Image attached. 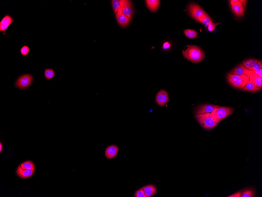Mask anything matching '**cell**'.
Wrapping results in <instances>:
<instances>
[{
	"label": "cell",
	"instance_id": "8",
	"mask_svg": "<svg viewBox=\"0 0 262 197\" xmlns=\"http://www.w3.org/2000/svg\"><path fill=\"white\" fill-rule=\"evenodd\" d=\"M230 6L233 14L237 17H241L243 15L244 8L243 4L238 0L230 1Z\"/></svg>",
	"mask_w": 262,
	"mask_h": 197
},
{
	"label": "cell",
	"instance_id": "30",
	"mask_svg": "<svg viewBox=\"0 0 262 197\" xmlns=\"http://www.w3.org/2000/svg\"><path fill=\"white\" fill-rule=\"evenodd\" d=\"M260 69H262V61L259 60V61H258V62L254 66L253 69H252V70H256Z\"/></svg>",
	"mask_w": 262,
	"mask_h": 197
},
{
	"label": "cell",
	"instance_id": "18",
	"mask_svg": "<svg viewBox=\"0 0 262 197\" xmlns=\"http://www.w3.org/2000/svg\"><path fill=\"white\" fill-rule=\"evenodd\" d=\"M144 191L146 197H151L154 196L156 193V188L154 186L148 185L143 187Z\"/></svg>",
	"mask_w": 262,
	"mask_h": 197
},
{
	"label": "cell",
	"instance_id": "34",
	"mask_svg": "<svg viewBox=\"0 0 262 197\" xmlns=\"http://www.w3.org/2000/svg\"><path fill=\"white\" fill-rule=\"evenodd\" d=\"M247 1H243V3L244 6V8H245L246 6V4H247Z\"/></svg>",
	"mask_w": 262,
	"mask_h": 197
},
{
	"label": "cell",
	"instance_id": "2",
	"mask_svg": "<svg viewBox=\"0 0 262 197\" xmlns=\"http://www.w3.org/2000/svg\"><path fill=\"white\" fill-rule=\"evenodd\" d=\"M228 83L233 87L242 90L249 81V77L245 75H238L227 74Z\"/></svg>",
	"mask_w": 262,
	"mask_h": 197
},
{
	"label": "cell",
	"instance_id": "12",
	"mask_svg": "<svg viewBox=\"0 0 262 197\" xmlns=\"http://www.w3.org/2000/svg\"><path fill=\"white\" fill-rule=\"evenodd\" d=\"M252 72V71L246 69L242 64H241L231 71L229 73L232 75H245L249 77L251 75Z\"/></svg>",
	"mask_w": 262,
	"mask_h": 197
},
{
	"label": "cell",
	"instance_id": "29",
	"mask_svg": "<svg viewBox=\"0 0 262 197\" xmlns=\"http://www.w3.org/2000/svg\"><path fill=\"white\" fill-rule=\"evenodd\" d=\"M220 23H210L209 25H208L207 26L208 30V31H214L215 29V28L216 26H217L218 25L220 24Z\"/></svg>",
	"mask_w": 262,
	"mask_h": 197
},
{
	"label": "cell",
	"instance_id": "21",
	"mask_svg": "<svg viewBox=\"0 0 262 197\" xmlns=\"http://www.w3.org/2000/svg\"><path fill=\"white\" fill-rule=\"evenodd\" d=\"M199 23L205 25V27H207L208 25L212 23L210 17L209 15H203L198 19Z\"/></svg>",
	"mask_w": 262,
	"mask_h": 197
},
{
	"label": "cell",
	"instance_id": "17",
	"mask_svg": "<svg viewBox=\"0 0 262 197\" xmlns=\"http://www.w3.org/2000/svg\"><path fill=\"white\" fill-rule=\"evenodd\" d=\"M261 88L257 87L252 83L251 78L249 77V81L243 89L244 91L248 92H255L261 90Z\"/></svg>",
	"mask_w": 262,
	"mask_h": 197
},
{
	"label": "cell",
	"instance_id": "5",
	"mask_svg": "<svg viewBox=\"0 0 262 197\" xmlns=\"http://www.w3.org/2000/svg\"><path fill=\"white\" fill-rule=\"evenodd\" d=\"M33 80L34 77L31 74H24L17 79L14 86L20 90L26 89L32 84Z\"/></svg>",
	"mask_w": 262,
	"mask_h": 197
},
{
	"label": "cell",
	"instance_id": "19",
	"mask_svg": "<svg viewBox=\"0 0 262 197\" xmlns=\"http://www.w3.org/2000/svg\"><path fill=\"white\" fill-rule=\"evenodd\" d=\"M258 60L257 59H251L243 61V65L246 68V69L252 71V69L255 65L258 62Z\"/></svg>",
	"mask_w": 262,
	"mask_h": 197
},
{
	"label": "cell",
	"instance_id": "28",
	"mask_svg": "<svg viewBox=\"0 0 262 197\" xmlns=\"http://www.w3.org/2000/svg\"><path fill=\"white\" fill-rule=\"evenodd\" d=\"M135 197H146L145 195L143 188L139 189L136 192L135 194Z\"/></svg>",
	"mask_w": 262,
	"mask_h": 197
},
{
	"label": "cell",
	"instance_id": "25",
	"mask_svg": "<svg viewBox=\"0 0 262 197\" xmlns=\"http://www.w3.org/2000/svg\"><path fill=\"white\" fill-rule=\"evenodd\" d=\"M255 194L254 190L252 189H247L242 191L241 197H255Z\"/></svg>",
	"mask_w": 262,
	"mask_h": 197
},
{
	"label": "cell",
	"instance_id": "4",
	"mask_svg": "<svg viewBox=\"0 0 262 197\" xmlns=\"http://www.w3.org/2000/svg\"><path fill=\"white\" fill-rule=\"evenodd\" d=\"M210 113H203L195 115L197 122L203 128L206 130H211L218 124L211 118L210 116Z\"/></svg>",
	"mask_w": 262,
	"mask_h": 197
},
{
	"label": "cell",
	"instance_id": "9",
	"mask_svg": "<svg viewBox=\"0 0 262 197\" xmlns=\"http://www.w3.org/2000/svg\"><path fill=\"white\" fill-rule=\"evenodd\" d=\"M116 17L117 20L119 25L123 27L128 26L129 25V20L128 17L123 14L122 9L120 6H119L117 11V13L116 14Z\"/></svg>",
	"mask_w": 262,
	"mask_h": 197
},
{
	"label": "cell",
	"instance_id": "26",
	"mask_svg": "<svg viewBox=\"0 0 262 197\" xmlns=\"http://www.w3.org/2000/svg\"><path fill=\"white\" fill-rule=\"evenodd\" d=\"M111 2L113 12H114L115 15H116L120 6V0L119 1V0H113Z\"/></svg>",
	"mask_w": 262,
	"mask_h": 197
},
{
	"label": "cell",
	"instance_id": "11",
	"mask_svg": "<svg viewBox=\"0 0 262 197\" xmlns=\"http://www.w3.org/2000/svg\"><path fill=\"white\" fill-rule=\"evenodd\" d=\"M13 22V18L9 14H7L3 17L0 22V31L4 32L3 35L5 34L6 30Z\"/></svg>",
	"mask_w": 262,
	"mask_h": 197
},
{
	"label": "cell",
	"instance_id": "22",
	"mask_svg": "<svg viewBox=\"0 0 262 197\" xmlns=\"http://www.w3.org/2000/svg\"><path fill=\"white\" fill-rule=\"evenodd\" d=\"M22 168L25 170H33L35 171V167L34 164L31 161H26L22 163L20 165Z\"/></svg>",
	"mask_w": 262,
	"mask_h": 197
},
{
	"label": "cell",
	"instance_id": "32",
	"mask_svg": "<svg viewBox=\"0 0 262 197\" xmlns=\"http://www.w3.org/2000/svg\"><path fill=\"white\" fill-rule=\"evenodd\" d=\"M171 46V44L169 42H166L164 43L163 46H162V48L163 49H168Z\"/></svg>",
	"mask_w": 262,
	"mask_h": 197
},
{
	"label": "cell",
	"instance_id": "33",
	"mask_svg": "<svg viewBox=\"0 0 262 197\" xmlns=\"http://www.w3.org/2000/svg\"><path fill=\"white\" fill-rule=\"evenodd\" d=\"M242 191L237 192V193L234 194L230 196H227L228 197H241L242 195Z\"/></svg>",
	"mask_w": 262,
	"mask_h": 197
},
{
	"label": "cell",
	"instance_id": "16",
	"mask_svg": "<svg viewBox=\"0 0 262 197\" xmlns=\"http://www.w3.org/2000/svg\"><path fill=\"white\" fill-rule=\"evenodd\" d=\"M160 1L159 0H146L145 1V3L148 8L151 12H155L159 8Z\"/></svg>",
	"mask_w": 262,
	"mask_h": 197
},
{
	"label": "cell",
	"instance_id": "15",
	"mask_svg": "<svg viewBox=\"0 0 262 197\" xmlns=\"http://www.w3.org/2000/svg\"><path fill=\"white\" fill-rule=\"evenodd\" d=\"M34 172L33 170H25L19 166L17 170V174L19 177L23 179L28 178L33 175Z\"/></svg>",
	"mask_w": 262,
	"mask_h": 197
},
{
	"label": "cell",
	"instance_id": "7",
	"mask_svg": "<svg viewBox=\"0 0 262 197\" xmlns=\"http://www.w3.org/2000/svg\"><path fill=\"white\" fill-rule=\"evenodd\" d=\"M120 6L122 9L123 14L128 17L129 21H130L133 14L132 2L128 0H120Z\"/></svg>",
	"mask_w": 262,
	"mask_h": 197
},
{
	"label": "cell",
	"instance_id": "31",
	"mask_svg": "<svg viewBox=\"0 0 262 197\" xmlns=\"http://www.w3.org/2000/svg\"><path fill=\"white\" fill-rule=\"evenodd\" d=\"M252 74L259 76L262 78V69H258L256 70L252 71Z\"/></svg>",
	"mask_w": 262,
	"mask_h": 197
},
{
	"label": "cell",
	"instance_id": "14",
	"mask_svg": "<svg viewBox=\"0 0 262 197\" xmlns=\"http://www.w3.org/2000/svg\"><path fill=\"white\" fill-rule=\"evenodd\" d=\"M119 148L115 145L108 146L106 149L105 154L106 157L108 159H112L116 157Z\"/></svg>",
	"mask_w": 262,
	"mask_h": 197
},
{
	"label": "cell",
	"instance_id": "35",
	"mask_svg": "<svg viewBox=\"0 0 262 197\" xmlns=\"http://www.w3.org/2000/svg\"><path fill=\"white\" fill-rule=\"evenodd\" d=\"M3 149V144L1 143H0V152H1Z\"/></svg>",
	"mask_w": 262,
	"mask_h": 197
},
{
	"label": "cell",
	"instance_id": "13",
	"mask_svg": "<svg viewBox=\"0 0 262 197\" xmlns=\"http://www.w3.org/2000/svg\"><path fill=\"white\" fill-rule=\"evenodd\" d=\"M219 107V105L208 104L202 105L197 109L196 111L195 115L211 113L214 109Z\"/></svg>",
	"mask_w": 262,
	"mask_h": 197
},
{
	"label": "cell",
	"instance_id": "27",
	"mask_svg": "<svg viewBox=\"0 0 262 197\" xmlns=\"http://www.w3.org/2000/svg\"><path fill=\"white\" fill-rule=\"evenodd\" d=\"M30 51L29 47L26 45L23 46L20 48V52L22 56H26L29 53Z\"/></svg>",
	"mask_w": 262,
	"mask_h": 197
},
{
	"label": "cell",
	"instance_id": "23",
	"mask_svg": "<svg viewBox=\"0 0 262 197\" xmlns=\"http://www.w3.org/2000/svg\"><path fill=\"white\" fill-rule=\"evenodd\" d=\"M184 35L189 39H192L196 37L198 33L196 31L192 29H186L184 31Z\"/></svg>",
	"mask_w": 262,
	"mask_h": 197
},
{
	"label": "cell",
	"instance_id": "20",
	"mask_svg": "<svg viewBox=\"0 0 262 197\" xmlns=\"http://www.w3.org/2000/svg\"><path fill=\"white\" fill-rule=\"evenodd\" d=\"M250 78H251L253 84L257 87L261 88L262 87V78L258 75L251 74Z\"/></svg>",
	"mask_w": 262,
	"mask_h": 197
},
{
	"label": "cell",
	"instance_id": "6",
	"mask_svg": "<svg viewBox=\"0 0 262 197\" xmlns=\"http://www.w3.org/2000/svg\"><path fill=\"white\" fill-rule=\"evenodd\" d=\"M188 12L190 16L198 22V19L203 15H208L207 14L198 4L191 3L188 5Z\"/></svg>",
	"mask_w": 262,
	"mask_h": 197
},
{
	"label": "cell",
	"instance_id": "3",
	"mask_svg": "<svg viewBox=\"0 0 262 197\" xmlns=\"http://www.w3.org/2000/svg\"><path fill=\"white\" fill-rule=\"evenodd\" d=\"M233 111L234 110L229 107L219 106L213 110L210 116L218 124L221 121L232 114Z\"/></svg>",
	"mask_w": 262,
	"mask_h": 197
},
{
	"label": "cell",
	"instance_id": "1",
	"mask_svg": "<svg viewBox=\"0 0 262 197\" xmlns=\"http://www.w3.org/2000/svg\"><path fill=\"white\" fill-rule=\"evenodd\" d=\"M187 46V49L183 50V54L188 60L193 63H199L204 59L205 53L201 48L195 45H188Z\"/></svg>",
	"mask_w": 262,
	"mask_h": 197
},
{
	"label": "cell",
	"instance_id": "24",
	"mask_svg": "<svg viewBox=\"0 0 262 197\" xmlns=\"http://www.w3.org/2000/svg\"><path fill=\"white\" fill-rule=\"evenodd\" d=\"M44 75L46 80H50L54 78L55 72L52 69H46L44 71Z\"/></svg>",
	"mask_w": 262,
	"mask_h": 197
},
{
	"label": "cell",
	"instance_id": "10",
	"mask_svg": "<svg viewBox=\"0 0 262 197\" xmlns=\"http://www.w3.org/2000/svg\"><path fill=\"white\" fill-rule=\"evenodd\" d=\"M156 101L159 106L165 105L169 100V96L166 91L161 90L157 93L156 96Z\"/></svg>",
	"mask_w": 262,
	"mask_h": 197
}]
</instances>
